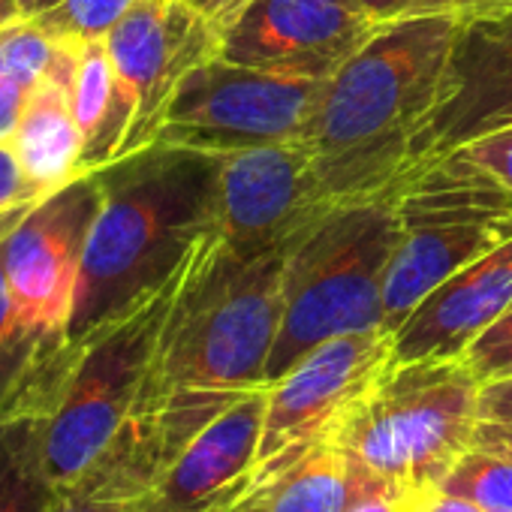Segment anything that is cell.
<instances>
[{
    "label": "cell",
    "mask_w": 512,
    "mask_h": 512,
    "mask_svg": "<svg viewBox=\"0 0 512 512\" xmlns=\"http://www.w3.org/2000/svg\"><path fill=\"white\" fill-rule=\"evenodd\" d=\"M284 260L287 247L241 260L214 232L193 247L139 401L85 473L97 494L142 500L214 416L269 386L266 368L284 314Z\"/></svg>",
    "instance_id": "obj_1"
},
{
    "label": "cell",
    "mask_w": 512,
    "mask_h": 512,
    "mask_svg": "<svg viewBox=\"0 0 512 512\" xmlns=\"http://www.w3.org/2000/svg\"><path fill=\"white\" fill-rule=\"evenodd\" d=\"M458 16L380 25L323 79L302 142L335 205L389 196L410 172V151L446 97Z\"/></svg>",
    "instance_id": "obj_2"
},
{
    "label": "cell",
    "mask_w": 512,
    "mask_h": 512,
    "mask_svg": "<svg viewBox=\"0 0 512 512\" xmlns=\"http://www.w3.org/2000/svg\"><path fill=\"white\" fill-rule=\"evenodd\" d=\"M97 172L103 202L82 256L70 344L160 290L214 229L211 154L151 145Z\"/></svg>",
    "instance_id": "obj_3"
},
{
    "label": "cell",
    "mask_w": 512,
    "mask_h": 512,
    "mask_svg": "<svg viewBox=\"0 0 512 512\" xmlns=\"http://www.w3.org/2000/svg\"><path fill=\"white\" fill-rule=\"evenodd\" d=\"M401 235L395 196L344 202L287 244L284 314L266 380L284 377L314 347L386 329L383 287Z\"/></svg>",
    "instance_id": "obj_4"
},
{
    "label": "cell",
    "mask_w": 512,
    "mask_h": 512,
    "mask_svg": "<svg viewBox=\"0 0 512 512\" xmlns=\"http://www.w3.org/2000/svg\"><path fill=\"white\" fill-rule=\"evenodd\" d=\"M482 383L458 359L392 362L350 407L335 443L398 497L440 488L473 446Z\"/></svg>",
    "instance_id": "obj_5"
},
{
    "label": "cell",
    "mask_w": 512,
    "mask_h": 512,
    "mask_svg": "<svg viewBox=\"0 0 512 512\" xmlns=\"http://www.w3.org/2000/svg\"><path fill=\"white\" fill-rule=\"evenodd\" d=\"M401 235L383 287L386 329H395L452 275L512 238V190L446 154L410 172L395 190Z\"/></svg>",
    "instance_id": "obj_6"
},
{
    "label": "cell",
    "mask_w": 512,
    "mask_h": 512,
    "mask_svg": "<svg viewBox=\"0 0 512 512\" xmlns=\"http://www.w3.org/2000/svg\"><path fill=\"white\" fill-rule=\"evenodd\" d=\"M187 260L160 290L73 344L55 401L37 419L40 455L58 491L70 488L130 419Z\"/></svg>",
    "instance_id": "obj_7"
},
{
    "label": "cell",
    "mask_w": 512,
    "mask_h": 512,
    "mask_svg": "<svg viewBox=\"0 0 512 512\" xmlns=\"http://www.w3.org/2000/svg\"><path fill=\"white\" fill-rule=\"evenodd\" d=\"M323 79L244 67L211 58L178 85L157 145L229 154L278 142H302Z\"/></svg>",
    "instance_id": "obj_8"
},
{
    "label": "cell",
    "mask_w": 512,
    "mask_h": 512,
    "mask_svg": "<svg viewBox=\"0 0 512 512\" xmlns=\"http://www.w3.org/2000/svg\"><path fill=\"white\" fill-rule=\"evenodd\" d=\"M389 329L332 338L266 386V416L253 467V491L284 473L299 455L335 437L350 407L392 365Z\"/></svg>",
    "instance_id": "obj_9"
},
{
    "label": "cell",
    "mask_w": 512,
    "mask_h": 512,
    "mask_svg": "<svg viewBox=\"0 0 512 512\" xmlns=\"http://www.w3.org/2000/svg\"><path fill=\"white\" fill-rule=\"evenodd\" d=\"M106 49L118 82V163L157 145L184 76L220 55V28L190 0H142L106 34Z\"/></svg>",
    "instance_id": "obj_10"
},
{
    "label": "cell",
    "mask_w": 512,
    "mask_h": 512,
    "mask_svg": "<svg viewBox=\"0 0 512 512\" xmlns=\"http://www.w3.org/2000/svg\"><path fill=\"white\" fill-rule=\"evenodd\" d=\"M214 163L211 232L226 253L241 260L287 247L335 208L305 142L241 148L217 154Z\"/></svg>",
    "instance_id": "obj_11"
},
{
    "label": "cell",
    "mask_w": 512,
    "mask_h": 512,
    "mask_svg": "<svg viewBox=\"0 0 512 512\" xmlns=\"http://www.w3.org/2000/svg\"><path fill=\"white\" fill-rule=\"evenodd\" d=\"M103 202L100 172H85L43 196L0 241L4 272L25 320L67 338L82 256Z\"/></svg>",
    "instance_id": "obj_12"
},
{
    "label": "cell",
    "mask_w": 512,
    "mask_h": 512,
    "mask_svg": "<svg viewBox=\"0 0 512 512\" xmlns=\"http://www.w3.org/2000/svg\"><path fill=\"white\" fill-rule=\"evenodd\" d=\"M377 28L359 0H247L220 34V58L326 79Z\"/></svg>",
    "instance_id": "obj_13"
},
{
    "label": "cell",
    "mask_w": 512,
    "mask_h": 512,
    "mask_svg": "<svg viewBox=\"0 0 512 512\" xmlns=\"http://www.w3.org/2000/svg\"><path fill=\"white\" fill-rule=\"evenodd\" d=\"M503 130H512V7L461 19L446 97L413 142L410 172Z\"/></svg>",
    "instance_id": "obj_14"
},
{
    "label": "cell",
    "mask_w": 512,
    "mask_h": 512,
    "mask_svg": "<svg viewBox=\"0 0 512 512\" xmlns=\"http://www.w3.org/2000/svg\"><path fill=\"white\" fill-rule=\"evenodd\" d=\"M266 389H253L214 416L139 500V512H229L253 491Z\"/></svg>",
    "instance_id": "obj_15"
},
{
    "label": "cell",
    "mask_w": 512,
    "mask_h": 512,
    "mask_svg": "<svg viewBox=\"0 0 512 512\" xmlns=\"http://www.w3.org/2000/svg\"><path fill=\"white\" fill-rule=\"evenodd\" d=\"M512 308V238L437 287L398 329L392 362L458 359L467 344Z\"/></svg>",
    "instance_id": "obj_16"
},
{
    "label": "cell",
    "mask_w": 512,
    "mask_h": 512,
    "mask_svg": "<svg viewBox=\"0 0 512 512\" xmlns=\"http://www.w3.org/2000/svg\"><path fill=\"white\" fill-rule=\"evenodd\" d=\"M70 353L67 338L46 335L25 320L0 256V428L46 416Z\"/></svg>",
    "instance_id": "obj_17"
},
{
    "label": "cell",
    "mask_w": 512,
    "mask_h": 512,
    "mask_svg": "<svg viewBox=\"0 0 512 512\" xmlns=\"http://www.w3.org/2000/svg\"><path fill=\"white\" fill-rule=\"evenodd\" d=\"M13 151L25 175L43 190L52 193L82 175L85 139L73 115L70 91L55 82H40L25 106Z\"/></svg>",
    "instance_id": "obj_18"
},
{
    "label": "cell",
    "mask_w": 512,
    "mask_h": 512,
    "mask_svg": "<svg viewBox=\"0 0 512 512\" xmlns=\"http://www.w3.org/2000/svg\"><path fill=\"white\" fill-rule=\"evenodd\" d=\"M353 476L356 461L335 440H326L250 494H260L266 512H344Z\"/></svg>",
    "instance_id": "obj_19"
},
{
    "label": "cell",
    "mask_w": 512,
    "mask_h": 512,
    "mask_svg": "<svg viewBox=\"0 0 512 512\" xmlns=\"http://www.w3.org/2000/svg\"><path fill=\"white\" fill-rule=\"evenodd\" d=\"M58 488L40 455L37 419L0 428V512H52Z\"/></svg>",
    "instance_id": "obj_20"
},
{
    "label": "cell",
    "mask_w": 512,
    "mask_h": 512,
    "mask_svg": "<svg viewBox=\"0 0 512 512\" xmlns=\"http://www.w3.org/2000/svg\"><path fill=\"white\" fill-rule=\"evenodd\" d=\"M79 64V43H55L25 19L0 25V79H13L28 88L55 82L73 94Z\"/></svg>",
    "instance_id": "obj_21"
},
{
    "label": "cell",
    "mask_w": 512,
    "mask_h": 512,
    "mask_svg": "<svg viewBox=\"0 0 512 512\" xmlns=\"http://www.w3.org/2000/svg\"><path fill=\"white\" fill-rule=\"evenodd\" d=\"M142 0H19V19L55 43L106 40V34Z\"/></svg>",
    "instance_id": "obj_22"
},
{
    "label": "cell",
    "mask_w": 512,
    "mask_h": 512,
    "mask_svg": "<svg viewBox=\"0 0 512 512\" xmlns=\"http://www.w3.org/2000/svg\"><path fill=\"white\" fill-rule=\"evenodd\" d=\"M440 488L485 512H512V452L473 443L443 476Z\"/></svg>",
    "instance_id": "obj_23"
},
{
    "label": "cell",
    "mask_w": 512,
    "mask_h": 512,
    "mask_svg": "<svg viewBox=\"0 0 512 512\" xmlns=\"http://www.w3.org/2000/svg\"><path fill=\"white\" fill-rule=\"evenodd\" d=\"M461 362L482 386L512 377V308L467 344Z\"/></svg>",
    "instance_id": "obj_24"
},
{
    "label": "cell",
    "mask_w": 512,
    "mask_h": 512,
    "mask_svg": "<svg viewBox=\"0 0 512 512\" xmlns=\"http://www.w3.org/2000/svg\"><path fill=\"white\" fill-rule=\"evenodd\" d=\"M365 13L377 25L404 22V19H425V16H476V0H359Z\"/></svg>",
    "instance_id": "obj_25"
},
{
    "label": "cell",
    "mask_w": 512,
    "mask_h": 512,
    "mask_svg": "<svg viewBox=\"0 0 512 512\" xmlns=\"http://www.w3.org/2000/svg\"><path fill=\"white\" fill-rule=\"evenodd\" d=\"M452 154L461 157L464 163L476 166L479 172H488L491 178H497L503 187L512 190V130L494 133V136L479 139V142L458 148Z\"/></svg>",
    "instance_id": "obj_26"
},
{
    "label": "cell",
    "mask_w": 512,
    "mask_h": 512,
    "mask_svg": "<svg viewBox=\"0 0 512 512\" xmlns=\"http://www.w3.org/2000/svg\"><path fill=\"white\" fill-rule=\"evenodd\" d=\"M49 193H43L22 169L13 145H0V211L19 208L25 202H37Z\"/></svg>",
    "instance_id": "obj_27"
},
{
    "label": "cell",
    "mask_w": 512,
    "mask_h": 512,
    "mask_svg": "<svg viewBox=\"0 0 512 512\" xmlns=\"http://www.w3.org/2000/svg\"><path fill=\"white\" fill-rule=\"evenodd\" d=\"M31 91H34V88H28V85H22V82L0 79V145H13Z\"/></svg>",
    "instance_id": "obj_28"
},
{
    "label": "cell",
    "mask_w": 512,
    "mask_h": 512,
    "mask_svg": "<svg viewBox=\"0 0 512 512\" xmlns=\"http://www.w3.org/2000/svg\"><path fill=\"white\" fill-rule=\"evenodd\" d=\"M398 512H485V509H479L476 503L455 497L443 488H425V491L401 497Z\"/></svg>",
    "instance_id": "obj_29"
},
{
    "label": "cell",
    "mask_w": 512,
    "mask_h": 512,
    "mask_svg": "<svg viewBox=\"0 0 512 512\" xmlns=\"http://www.w3.org/2000/svg\"><path fill=\"white\" fill-rule=\"evenodd\" d=\"M52 512H139L136 500H100L79 491H58Z\"/></svg>",
    "instance_id": "obj_30"
},
{
    "label": "cell",
    "mask_w": 512,
    "mask_h": 512,
    "mask_svg": "<svg viewBox=\"0 0 512 512\" xmlns=\"http://www.w3.org/2000/svg\"><path fill=\"white\" fill-rule=\"evenodd\" d=\"M479 410H482V419L512 422V377L482 386Z\"/></svg>",
    "instance_id": "obj_31"
},
{
    "label": "cell",
    "mask_w": 512,
    "mask_h": 512,
    "mask_svg": "<svg viewBox=\"0 0 512 512\" xmlns=\"http://www.w3.org/2000/svg\"><path fill=\"white\" fill-rule=\"evenodd\" d=\"M476 446L485 449H500V452H512V422H500V419H479L476 434H473Z\"/></svg>",
    "instance_id": "obj_32"
},
{
    "label": "cell",
    "mask_w": 512,
    "mask_h": 512,
    "mask_svg": "<svg viewBox=\"0 0 512 512\" xmlns=\"http://www.w3.org/2000/svg\"><path fill=\"white\" fill-rule=\"evenodd\" d=\"M190 4H193L205 19H211V22L220 28V34H223V28L247 7V0H190Z\"/></svg>",
    "instance_id": "obj_33"
},
{
    "label": "cell",
    "mask_w": 512,
    "mask_h": 512,
    "mask_svg": "<svg viewBox=\"0 0 512 512\" xmlns=\"http://www.w3.org/2000/svg\"><path fill=\"white\" fill-rule=\"evenodd\" d=\"M40 202V199H37ZM37 202H25V205H19V208H10V211H0V241H4L16 226H19V220L37 205Z\"/></svg>",
    "instance_id": "obj_34"
},
{
    "label": "cell",
    "mask_w": 512,
    "mask_h": 512,
    "mask_svg": "<svg viewBox=\"0 0 512 512\" xmlns=\"http://www.w3.org/2000/svg\"><path fill=\"white\" fill-rule=\"evenodd\" d=\"M229 512H266V506H263L260 494H247V497H241Z\"/></svg>",
    "instance_id": "obj_35"
},
{
    "label": "cell",
    "mask_w": 512,
    "mask_h": 512,
    "mask_svg": "<svg viewBox=\"0 0 512 512\" xmlns=\"http://www.w3.org/2000/svg\"><path fill=\"white\" fill-rule=\"evenodd\" d=\"M476 7H479V13H476V16H482V13L509 10V7H512V0H476Z\"/></svg>",
    "instance_id": "obj_36"
},
{
    "label": "cell",
    "mask_w": 512,
    "mask_h": 512,
    "mask_svg": "<svg viewBox=\"0 0 512 512\" xmlns=\"http://www.w3.org/2000/svg\"><path fill=\"white\" fill-rule=\"evenodd\" d=\"M19 19V0H0V25Z\"/></svg>",
    "instance_id": "obj_37"
}]
</instances>
